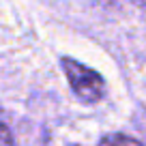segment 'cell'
Here are the masks:
<instances>
[{"label": "cell", "instance_id": "cell-1", "mask_svg": "<svg viewBox=\"0 0 146 146\" xmlns=\"http://www.w3.org/2000/svg\"><path fill=\"white\" fill-rule=\"evenodd\" d=\"M62 69H64V75L69 80V86L73 88V92L82 101L95 103V101H99L105 95V82L95 69L69 58V56L62 58Z\"/></svg>", "mask_w": 146, "mask_h": 146}, {"label": "cell", "instance_id": "cell-2", "mask_svg": "<svg viewBox=\"0 0 146 146\" xmlns=\"http://www.w3.org/2000/svg\"><path fill=\"white\" fill-rule=\"evenodd\" d=\"M99 146H142V144L129 135H123V133H112V135H105L99 142Z\"/></svg>", "mask_w": 146, "mask_h": 146}, {"label": "cell", "instance_id": "cell-3", "mask_svg": "<svg viewBox=\"0 0 146 146\" xmlns=\"http://www.w3.org/2000/svg\"><path fill=\"white\" fill-rule=\"evenodd\" d=\"M0 146H17L11 129L7 127V125H2V123H0Z\"/></svg>", "mask_w": 146, "mask_h": 146}]
</instances>
